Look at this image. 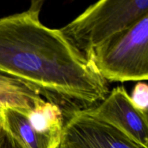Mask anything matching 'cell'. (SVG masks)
Instances as JSON below:
<instances>
[{"instance_id": "obj_7", "label": "cell", "mask_w": 148, "mask_h": 148, "mask_svg": "<svg viewBox=\"0 0 148 148\" xmlns=\"http://www.w3.org/2000/svg\"><path fill=\"white\" fill-rule=\"evenodd\" d=\"M45 101L31 85L0 72V105L2 108H15L27 114Z\"/></svg>"}, {"instance_id": "obj_2", "label": "cell", "mask_w": 148, "mask_h": 148, "mask_svg": "<svg viewBox=\"0 0 148 148\" xmlns=\"http://www.w3.org/2000/svg\"><path fill=\"white\" fill-rule=\"evenodd\" d=\"M148 14V0H103L60 28L85 56Z\"/></svg>"}, {"instance_id": "obj_10", "label": "cell", "mask_w": 148, "mask_h": 148, "mask_svg": "<svg viewBox=\"0 0 148 148\" xmlns=\"http://www.w3.org/2000/svg\"><path fill=\"white\" fill-rule=\"evenodd\" d=\"M0 148H24L11 134L4 131V135L0 143Z\"/></svg>"}, {"instance_id": "obj_3", "label": "cell", "mask_w": 148, "mask_h": 148, "mask_svg": "<svg viewBox=\"0 0 148 148\" xmlns=\"http://www.w3.org/2000/svg\"><path fill=\"white\" fill-rule=\"evenodd\" d=\"M86 59L107 82L148 79V14L94 49Z\"/></svg>"}, {"instance_id": "obj_5", "label": "cell", "mask_w": 148, "mask_h": 148, "mask_svg": "<svg viewBox=\"0 0 148 148\" xmlns=\"http://www.w3.org/2000/svg\"><path fill=\"white\" fill-rule=\"evenodd\" d=\"M60 143L70 148H144L85 111L65 119Z\"/></svg>"}, {"instance_id": "obj_12", "label": "cell", "mask_w": 148, "mask_h": 148, "mask_svg": "<svg viewBox=\"0 0 148 148\" xmlns=\"http://www.w3.org/2000/svg\"><path fill=\"white\" fill-rule=\"evenodd\" d=\"M56 148H70V147H67V146H66V145H65L62 144V143H60V144H59V145H58V147H56Z\"/></svg>"}, {"instance_id": "obj_8", "label": "cell", "mask_w": 148, "mask_h": 148, "mask_svg": "<svg viewBox=\"0 0 148 148\" xmlns=\"http://www.w3.org/2000/svg\"><path fill=\"white\" fill-rule=\"evenodd\" d=\"M26 116L36 132L60 143L64 117L59 106L45 101L28 111Z\"/></svg>"}, {"instance_id": "obj_11", "label": "cell", "mask_w": 148, "mask_h": 148, "mask_svg": "<svg viewBox=\"0 0 148 148\" xmlns=\"http://www.w3.org/2000/svg\"><path fill=\"white\" fill-rule=\"evenodd\" d=\"M4 135V130H3L2 127H1V124H0V143H1Z\"/></svg>"}, {"instance_id": "obj_4", "label": "cell", "mask_w": 148, "mask_h": 148, "mask_svg": "<svg viewBox=\"0 0 148 148\" xmlns=\"http://www.w3.org/2000/svg\"><path fill=\"white\" fill-rule=\"evenodd\" d=\"M85 111L115 127L142 147L148 148V115L134 106L123 86L114 88L98 105Z\"/></svg>"}, {"instance_id": "obj_9", "label": "cell", "mask_w": 148, "mask_h": 148, "mask_svg": "<svg viewBox=\"0 0 148 148\" xmlns=\"http://www.w3.org/2000/svg\"><path fill=\"white\" fill-rule=\"evenodd\" d=\"M130 98L139 111L148 115V85L145 82H138L136 84Z\"/></svg>"}, {"instance_id": "obj_13", "label": "cell", "mask_w": 148, "mask_h": 148, "mask_svg": "<svg viewBox=\"0 0 148 148\" xmlns=\"http://www.w3.org/2000/svg\"><path fill=\"white\" fill-rule=\"evenodd\" d=\"M2 107H1V106L0 105V113H1V109H2Z\"/></svg>"}, {"instance_id": "obj_6", "label": "cell", "mask_w": 148, "mask_h": 148, "mask_svg": "<svg viewBox=\"0 0 148 148\" xmlns=\"http://www.w3.org/2000/svg\"><path fill=\"white\" fill-rule=\"evenodd\" d=\"M0 124L24 148H56L60 144L36 132L26 114L18 109L3 108L0 113Z\"/></svg>"}, {"instance_id": "obj_1", "label": "cell", "mask_w": 148, "mask_h": 148, "mask_svg": "<svg viewBox=\"0 0 148 148\" xmlns=\"http://www.w3.org/2000/svg\"><path fill=\"white\" fill-rule=\"evenodd\" d=\"M43 4L31 1L27 10L0 18V72L31 85L65 119L98 105L109 89L60 29L41 23Z\"/></svg>"}]
</instances>
